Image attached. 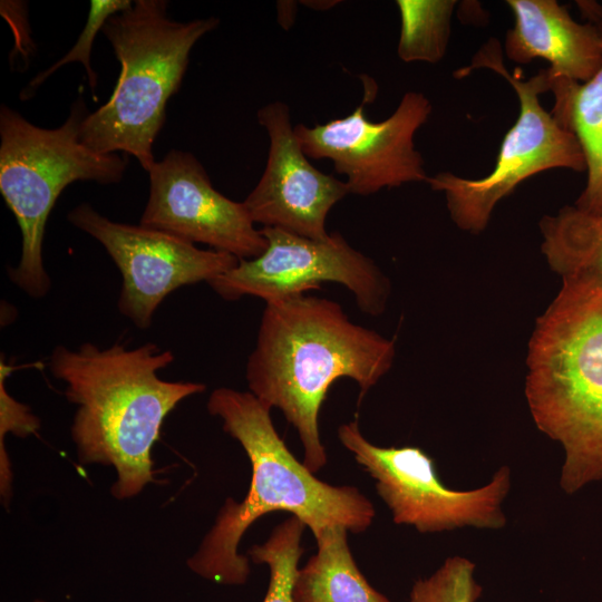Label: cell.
<instances>
[{"label": "cell", "mask_w": 602, "mask_h": 602, "mask_svg": "<svg viewBox=\"0 0 602 602\" xmlns=\"http://www.w3.org/2000/svg\"><path fill=\"white\" fill-rule=\"evenodd\" d=\"M477 69H488L504 78L515 91L520 111L503 137L493 169L480 178H467L452 172L428 176L426 183L443 193L453 223L477 235L488 225L496 205L525 179L550 169L585 172L582 149L572 133L562 127L540 103L548 91L547 69L528 79L520 70L511 74L503 60L501 42L488 39L472 62L454 72L463 78Z\"/></svg>", "instance_id": "cell-7"}, {"label": "cell", "mask_w": 602, "mask_h": 602, "mask_svg": "<svg viewBox=\"0 0 602 602\" xmlns=\"http://www.w3.org/2000/svg\"><path fill=\"white\" fill-rule=\"evenodd\" d=\"M67 220L107 251L123 278L118 310L142 330L152 326L155 311L171 292L208 283L240 261L159 230L111 221L89 203L74 207Z\"/></svg>", "instance_id": "cell-11"}, {"label": "cell", "mask_w": 602, "mask_h": 602, "mask_svg": "<svg viewBox=\"0 0 602 602\" xmlns=\"http://www.w3.org/2000/svg\"><path fill=\"white\" fill-rule=\"evenodd\" d=\"M538 227L542 253L563 284L602 290V214L565 205Z\"/></svg>", "instance_id": "cell-16"}, {"label": "cell", "mask_w": 602, "mask_h": 602, "mask_svg": "<svg viewBox=\"0 0 602 602\" xmlns=\"http://www.w3.org/2000/svg\"><path fill=\"white\" fill-rule=\"evenodd\" d=\"M168 1L136 0L110 17L103 33L120 64L115 89L103 106L89 113L80 142L100 154L123 152L148 172L153 146L166 122V106L185 76L195 43L214 30L215 17L176 21Z\"/></svg>", "instance_id": "cell-5"}, {"label": "cell", "mask_w": 602, "mask_h": 602, "mask_svg": "<svg viewBox=\"0 0 602 602\" xmlns=\"http://www.w3.org/2000/svg\"><path fill=\"white\" fill-rule=\"evenodd\" d=\"M10 367L3 359L0 363V495L6 508L12 497L13 473L4 438L11 433L17 437H28L40 428V419L32 414L30 407L11 397L6 387V380L11 373Z\"/></svg>", "instance_id": "cell-22"}, {"label": "cell", "mask_w": 602, "mask_h": 602, "mask_svg": "<svg viewBox=\"0 0 602 602\" xmlns=\"http://www.w3.org/2000/svg\"><path fill=\"white\" fill-rule=\"evenodd\" d=\"M206 408L243 447L252 472L244 499H225L214 524L187 559L193 573L219 584H244L251 569L249 559L239 553V544L252 523L270 512L291 513L314 538L330 526L360 534L372 524V503L357 487L327 484L298 462L278 434L271 408L253 394L220 387L211 392Z\"/></svg>", "instance_id": "cell-3"}, {"label": "cell", "mask_w": 602, "mask_h": 602, "mask_svg": "<svg viewBox=\"0 0 602 602\" xmlns=\"http://www.w3.org/2000/svg\"><path fill=\"white\" fill-rule=\"evenodd\" d=\"M291 2H288V9L285 10V7L282 2V6L279 4V22L282 27L288 29L294 20L295 11L292 10L294 8V4H290Z\"/></svg>", "instance_id": "cell-23"}, {"label": "cell", "mask_w": 602, "mask_h": 602, "mask_svg": "<svg viewBox=\"0 0 602 602\" xmlns=\"http://www.w3.org/2000/svg\"><path fill=\"white\" fill-rule=\"evenodd\" d=\"M395 355L394 340L352 322L338 302L304 293L265 302L245 378L249 391L295 428L302 463L314 474L328 460L319 414L331 385L350 378L363 395Z\"/></svg>", "instance_id": "cell-1"}, {"label": "cell", "mask_w": 602, "mask_h": 602, "mask_svg": "<svg viewBox=\"0 0 602 602\" xmlns=\"http://www.w3.org/2000/svg\"><path fill=\"white\" fill-rule=\"evenodd\" d=\"M256 117L268 133L269 153L261 178L243 201L252 221L263 227L327 240L328 214L349 194L346 182L310 163L285 103H269Z\"/></svg>", "instance_id": "cell-13"}, {"label": "cell", "mask_w": 602, "mask_h": 602, "mask_svg": "<svg viewBox=\"0 0 602 602\" xmlns=\"http://www.w3.org/2000/svg\"><path fill=\"white\" fill-rule=\"evenodd\" d=\"M174 359L171 350L152 342L135 349L59 344L49 356L51 375L76 406L70 435L78 462L113 467L110 493L116 499L133 498L155 482L152 448L165 418L182 400L206 389L200 382L159 378L158 371Z\"/></svg>", "instance_id": "cell-2"}, {"label": "cell", "mask_w": 602, "mask_h": 602, "mask_svg": "<svg viewBox=\"0 0 602 602\" xmlns=\"http://www.w3.org/2000/svg\"><path fill=\"white\" fill-rule=\"evenodd\" d=\"M526 366L532 418L563 448L561 488L602 480V290L562 284L536 320Z\"/></svg>", "instance_id": "cell-4"}, {"label": "cell", "mask_w": 602, "mask_h": 602, "mask_svg": "<svg viewBox=\"0 0 602 602\" xmlns=\"http://www.w3.org/2000/svg\"><path fill=\"white\" fill-rule=\"evenodd\" d=\"M475 571L473 561L448 557L431 575L414 583L409 602H477L483 589Z\"/></svg>", "instance_id": "cell-20"}, {"label": "cell", "mask_w": 602, "mask_h": 602, "mask_svg": "<svg viewBox=\"0 0 602 602\" xmlns=\"http://www.w3.org/2000/svg\"><path fill=\"white\" fill-rule=\"evenodd\" d=\"M33 602H45V601H42V600H35Z\"/></svg>", "instance_id": "cell-24"}, {"label": "cell", "mask_w": 602, "mask_h": 602, "mask_svg": "<svg viewBox=\"0 0 602 602\" xmlns=\"http://www.w3.org/2000/svg\"><path fill=\"white\" fill-rule=\"evenodd\" d=\"M133 6L129 0H91L87 22L77 42L59 60L43 71L37 74L21 90L20 99H30L38 88L59 68L70 62H80L87 75L91 91L95 94L97 74L90 64V52L97 33L103 30L106 21L114 14L125 11Z\"/></svg>", "instance_id": "cell-21"}, {"label": "cell", "mask_w": 602, "mask_h": 602, "mask_svg": "<svg viewBox=\"0 0 602 602\" xmlns=\"http://www.w3.org/2000/svg\"><path fill=\"white\" fill-rule=\"evenodd\" d=\"M268 246L258 258L237 265L207 284L226 301L245 295L264 302L339 283L355 297L360 311L381 314L390 295V281L373 260L353 249L339 233L318 241L279 229L262 227Z\"/></svg>", "instance_id": "cell-9"}, {"label": "cell", "mask_w": 602, "mask_h": 602, "mask_svg": "<svg viewBox=\"0 0 602 602\" xmlns=\"http://www.w3.org/2000/svg\"><path fill=\"white\" fill-rule=\"evenodd\" d=\"M149 194L139 224L191 243H203L240 260L260 256L266 237L243 202L214 188L192 154L172 149L147 172Z\"/></svg>", "instance_id": "cell-12"}, {"label": "cell", "mask_w": 602, "mask_h": 602, "mask_svg": "<svg viewBox=\"0 0 602 602\" xmlns=\"http://www.w3.org/2000/svg\"><path fill=\"white\" fill-rule=\"evenodd\" d=\"M305 524L291 516L274 527L263 544L253 545L249 555L256 564H266L270 582L263 602H293L292 586L303 553L301 546Z\"/></svg>", "instance_id": "cell-19"}, {"label": "cell", "mask_w": 602, "mask_h": 602, "mask_svg": "<svg viewBox=\"0 0 602 602\" xmlns=\"http://www.w3.org/2000/svg\"><path fill=\"white\" fill-rule=\"evenodd\" d=\"M338 438L375 479L376 491L398 525L420 533L463 527L498 530L506 525L503 503L512 474L499 467L485 485L468 491L446 487L434 460L419 447H379L361 434L356 420L338 428Z\"/></svg>", "instance_id": "cell-8"}, {"label": "cell", "mask_w": 602, "mask_h": 602, "mask_svg": "<svg viewBox=\"0 0 602 602\" xmlns=\"http://www.w3.org/2000/svg\"><path fill=\"white\" fill-rule=\"evenodd\" d=\"M397 55L404 62L437 64L446 55L455 0H397Z\"/></svg>", "instance_id": "cell-18"}, {"label": "cell", "mask_w": 602, "mask_h": 602, "mask_svg": "<svg viewBox=\"0 0 602 602\" xmlns=\"http://www.w3.org/2000/svg\"><path fill=\"white\" fill-rule=\"evenodd\" d=\"M88 114L79 96L59 127L43 128L7 105L0 107V193L21 232L20 260L8 269V275L35 299L51 289L42 246L48 217L61 192L77 181L117 184L126 171V157L97 153L80 142Z\"/></svg>", "instance_id": "cell-6"}, {"label": "cell", "mask_w": 602, "mask_h": 602, "mask_svg": "<svg viewBox=\"0 0 602 602\" xmlns=\"http://www.w3.org/2000/svg\"><path fill=\"white\" fill-rule=\"evenodd\" d=\"M514 23L505 33L508 60L527 65L548 62L551 78L589 80L602 66V36L598 27L580 22L556 0H507Z\"/></svg>", "instance_id": "cell-14"}, {"label": "cell", "mask_w": 602, "mask_h": 602, "mask_svg": "<svg viewBox=\"0 0 602 602\" xmlns=\"http://www.w3.org/2000/svg\"><path fill=\"white\" fill-rule=\"evenodd\" d=\"M375 84L347 116L309 127L294 126L300 146L309 158L329 159L346 176L349 193L368 196L383 188L427 181L424 158L415 145L416 133L428 122L433 106L419 91L402 95L383 120L367 117L366 104L376 94Z\"/></svg>", "instance_id": "cell-10"}, {"label": "cell", "mask_w": 602, "mask_h": 602, "mask_svg": "<svg viewBox=\"0 0 602 602\" xmlns=\"http://www.w3.org/2000/svg\"><path fill=\"white\" fill-rule=\"evenodd\" d=\"M347 532L336 525L315 537L317 553L294 577L293 602H390L360 572Z\"/></svg>", "instance_id": "cell-17"}, {"label": "cell", "mask_w": 602, "mask_h": 602, "mask_svg": "<svg viewBox=\"0 0 602 602\" xmlns=\"http://www.w3.org/2000/svg\"><path fill=\"white\" fill-rule=\"evenodd\" d=\"M576 6L585 21L594 23L602 36V4L580 0ZM548 91L554 98L552 116L574 135L585 162V185L574 205L602 214V66L583 82L550 77Z\"/></svg>", "instance_id": "cell-15"}]
</instances>
